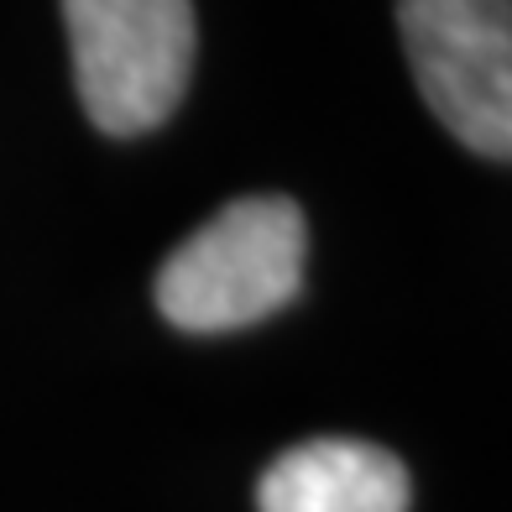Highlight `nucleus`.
<instances>
[{"label": "nucleus", "instance_id": "f257e3e1", "mask_svg": "<svg viewBox=\"0 0 512 512\" xmlns=\"http://www.w3.org/2000/svg\"><path fill=\"white\" fill-rule=\"evenodd\" d=\"M309 220L283 194L230 199L157 267L152 298L173 330L230 335L288 309L304 288Z\"/></svg>", "mask_w": 512, "mask_h": 512}, {"label": "nucleus", "instance_id": "20e7f679", "mask_svg": "<svg viewBox=\"0 0 512 512\" xmlns=\"http://www.w3.org/2000/svg\"><path fill=\"white\" fill-rule=\"evenodd\" d=\"M408 465L371 439H304L256 481V512H408Z\"/></svg>", "mask_w": 512, "mask_h": 512}, {"label": "nucleus", "instance_id": "f03ea898", "mask_svg": "<svg viewBox=\"0 0 512 512\" xmlns=\"http://www.w3.org/2000/svg\"><path fill=\"white\" fill-rule=\"evenodd\" d=\"M84 115L105 136L157 131L194 74V0H63Z\"/></svg>", "mask_w": 512, "mask_h": 512}, {"label": "nucleus", "instance_id": "7ed1b4c3", "mask_svg": "<svg viewBox=\"0 0 512 512\" xmlns=\"http://www.w3.org/2000/svg\"><path fill=\"white\" fill-rule=\"evenodd\" d=\"M398 32L439 126L476 157L512 152V6L507 0H398Z\"/></svg>", "mask_w": 512, "mask_h": 512}]
</instances>
